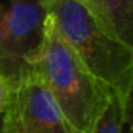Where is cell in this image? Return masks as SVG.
<instances>
[{"label": "cell", "mask_w": 133, "mask_h": 133, "mask_svg": "<svg viewBox=\"0 0 133 133\" xmlns=\"http://www.w3.org/2000/svg\"><path fill=\"white\" fill-rule=\"evenodd\" d=\"M93 133H132V102L112 95Z\"/></svg>", "instance_id": "obj_6"}, {"label": "cell", "mask_w": 133, "mask_h": 133, "mask_svg": "<svg viewBox=\"0 0 133 133\" xmlns=\"http://www.w3.org/2000/svg\"><path fill=\"white\" fill-rule=\"evenodd\" d=\"M13 87H15V80L0 75V115L4 113L12 100Z\"/></svg>", "instance_id": "obj_7"}, {"label": "cell", "mask_w": 133, "mask_h": 133, "mask_svg": "<svg viewBox=\"0 0 133 133\" xmlns=\"http://www.w3.org/2000/svg\"><path fill=\"white\" fill-rule=\"evenodd\" d=\"M9 2H10V0H0V20L3 19L4 12H6V9H7V4H9Z\"/></svg>", "instance_id": "obj_8"}, {"label": "cell", "mask_w": 133, "mask_h": 133, "mask_svg": "<svg viewBox=\"0 0 133 133\" xmlns=\"http://www.w3.org/2000/svg\"><path fill=\"white\" fill-rule=\"evenodd\" d=\"M112 35L133 47V0H82Z\"/></svg>", "instance_id": "obj_5"}, {"label": "cell", "mask_w": 133, "mask_h": 133, "mask_svg": "<svg viewBox=\"0 0 133 133\" xmlns=\"http://www.w3.org/2000/svg\"><path fill=\"white\" fill-rule=\"evenodd\" d=\"M0 133H76L43 82L27 64L15 80Z\"/></svg>", "instance_id": "obj_3"}, {"label": "cell", "mask_w": 133, "mask_h": 133, "mask_svg": "<svg viewBox=\"0 0 133 133\" xmlns=\"http://www.w3.org/2000/svg\"><path fill=\"white\" fill-rule=\"evenodd\" d=\"M0 75H2V73H0Z\"/></svg>", "instance_id": "obj_9"}, {"label": "cell", "mask_w": 133, "mask_h": 133, "mask_svg": "<svg viewBox=\"0 0 133 133\" xmlns=\"http://www.w3.org/2000/svg\"><path fill=\"white\" fill-rule=\"evenodd\" d=\"M47 12L44 0H10L2 19L6 35V60L15 69L39 49L43 39Z\"/></svg>", "instance_id": "obj_4"}, {"label": "cell", "mask_w": 133, "mask_h": 133, "mask_svg": "<svg viewBox=\"0 0 133 133\" xmlns=\"http://www.w3.org/2000/svg\"><path fill=\"white\" fill-rule=\"evenodd\" d=\"M24 64L43 82L70 127L76 133H93L112 93L83 66L49 15L40 46Z\"/></svg>", "instance_id": "obj_1"}, {"label": "cell", "mask_w": 133, "mask_h": 133, "mask_svg": "<svg viewBox=\"0 0 133 133\" xmlns=\"http://www.w3.org/2000/svg\"><path fill=\"white\" fill-rule=\"evenodd\" d=\"M44 7L62 39L93 77L109 93L132 102L133 47L102 26L82 0H44Z\"/></svg>", "instance_id": "obj_2"}]
</instances>
